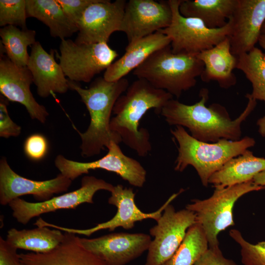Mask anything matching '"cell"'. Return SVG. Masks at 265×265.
<instances>
[{"instance_id":"obj_1","label":"cell","mask_w":265,"mask_h":265,"mask_svg":"<svg viewBox=\"0 0 265 265\" xmlns=\"http://www.w3.org/2000/svg\"><path fill=\"white\" fill-rule=\"evenodd\" d=\"M199 96L200 100L191 105L172 99L162 107L160 114L169 125L187 128L191 135L201 141L214 143L222 139H240L241 124L255 108L257 100L247 94L246 107L238 117L232 120L222 106L213 104L206 106L208 89H201Z\"/></svg>"},{"instance_id":"obj_2","label":"cell","mask_w":265,"mask_h":265,"mask_svg":"<svg viewBox=\"0 0 265 265\" xmlns=\"http://www.w3.org/2000/svg\"><path fill=\"white\" fill-rule=\"evenodd\" d=\"M172 99L173 96L167 91L155 88L145 80L138 79L116 101L110 129L139 156L145 157L152 146L149 132L145 128H139L140 121L150 109L154 108L156 113L160 114L162 107Z\"/></svg>"},{"instance_id":"obj_3","label":"cell","mask_w":265,"mask_h":265,"mask_svg":"<svg viewBox=\"0 0 265 265\" xmlns=\"http://www.w3.org/2000/svg\"><path fill=\"white\" fill-rule=\"evenodd\" d=\"M129 80L122 78L110 82L98 78L88 88H83L69 80L70 89L76 91L85 104L90 117V122L84 132H78L81 140V154L88 158L98 155L112 141L122 142L120 136L111 131V116L115 104L129 86Z\"/></svg>"},{"instance_id":"obj_4","label":"cell","mask_w":265,"mask_h":265,"mask_svg":"<svg viewBox=\"0 0 265 265\" xmlns=\"http://www.w3.org/2000/svg\"><path fill=\"white\" fill-rule=\"evenodd\" d=\"M170 132L178 144L175 170L183 172L188 166H193L205 186H208L211 177L227 162L256 143L249 136L237 141L222 139L214 143L203 142L193 138L180 126Z\"/></svg>"},{"instance_id":"obj_5","label":"cell","mask_w":265,"mask_h":265,"mask_svg":"<svg viewBox=\"0 0 265 265\" xmlns=\"http://www.w3.org/2000/svg\"><path fill=\"white\" fill-rule=\"evenodd\" d=\"M204 69L197 55L174 53L169 45L153 53L133 74L179 98L183 92L195 86L196 78Z\"/></svg>"},{"instance_id":"obj_6","label":"cell","mask_w":265,"mask_h":265,"mask_svg":"<svg viewBox=\"0 0 265 265\" xmlns=\"http://www.w3.org/2000/svg\"><path fill=\"white\" fill-rule=\"evenodd\" d=\"M210 197L194 199L186 207L196 216V223L202 227L209 247H219L218 235L234 226L233 208L237 200L252 191L265 189V186L256 184L253 180L226 187H215Z\"/></svg>"},{"instance_id":"obj_7","label":"cell","mask_w":265,"mask_h":265,"mask_svg":"<svg viewBox=\"0 0 265 265\" xmlns=\"http://www.w3.org/2000/svg\"><path fill=\"white\" fill-rule=\"evenodd\" d=\"M168 1L172 13L171 22L159 31L169 38L174 53L197 55L216 46L228 36L231 26L230 20L223 27L211 29L200 19L182 16L179 9L181 0Z\"/></svg>"},{"instance_id":"obj_8","label":"cell","mask_w":265,"mask_h":265,"mask_svg":"<svg viewBox=\"0 0 265 265\" xmlns=\"http://www.w3.org/2000/svg\"><path fill=\"white\" fill-rule=\"evenodd\" d=\"M59 51L55 55L65 76L77 82H90L118 56L107 43L78 44L71 39L61 40Z\"/></svg>"},{"instance_id":"obj_9","label":"cell","mask_w":265,"mask_h":265,"mask_svg":"<svg viewBox=\"0 0 265 265\" xmlns=\"http://www.w3.org/2000/svg\"><path fill=\"white\" fill-rule=\"evenodd\" d=\"M157 223L149 231L154 238L147 250L145 265H161L171 258L184 239L187 230L196 223V216L186 208L177 211L170 203Z\"/></svg>"},{"instance_id":"obj_10","label":"cell","mask_w":265,"mask_h":265,"mask_svg":"<svg viewBox=\"0 0 265 265\" xmlns=\"http://www.w3.org/2000/svg\"><path fill=\"white\" fill-rule=\"evenodd\" d=\"M107 154L96 160L79 162L68 159L61 155H58L54 163L60 173L71 181L90 170L101 169L116 173L131 185L142 187L146 180V171L136 159L125 155L115 142L107 147Z\"/></svg>"},{"instance_id":"obj_11","label":"cell","mask_w":265,"mask_h":265,"mask_svg":"<svg viewBox=\"0 0 265 265\" xmlns=\"http://www.w3.org/2000/svg\"><path fill=\"white\" fill-rule=\"evenodd\" d=\"M184 191V189H181L178 192L171 195L156 211L146 213L141 211L135 204V193L133 189L124 187L122 185H117L114 186L108 199V204L115 206L117 209L115 215L110 220L86 229L63 227L48 223L44 220L41 222L40 224L43 227H53L65 232L86 236H90L91 234L104 229H108L110 231H113L118 227L126 230L131 229L133 228L135 223L137 221L147 219H152L157 221L165 207Z\"/></svg>"},{"instance_id":"obj_12","label":"cell","mask_w":265,"mask_h":265,"mask_svg":"<svg viewBox=\"0 0 265 265\" xmlns=\"http://www.w3.org/2000/svg\"><path fill=\"white\" fill-rule=\"evenodd\" d=\"M114 186L103 179L86 176L81 180V186L76 190L36 203L28 202L18 198L8 205L13 211V216L18 222L25 225L31 218L43 213L59 209H75L84 203L93 204V197L96 192L105 190L111 192Z\"/></svg>"},{"instance_id":"obj_13","label":"cell","mask_w":265,"mask_h":265,"mask_svg":"<svg viewBox=\"0 0 265 265\" xmlns=\"http://www.w3.org/2000/svg\"><path fill=\"white\" fill-rule=\"evenodd\" d=\"M172 13L167 1L130 0L127 1L120 31L128 44L168 27Z\"/></svg>"},{"instance_id":"obj_14","label":"cell","mask_w":265,"mask_h":265,"mask_svg":"<svg viewBox=\"0 0 265 265\" xmlns=\"http://www.w3.org/2000/svg\"><path fill=\"white\" fill-rule=\"evenodd\" d=\"M127 1L97 0L84 12L77 25L78 44L107 43L111 35L119 31Z\"/></svg>"},{"instance_id":"obj_15","label":"cell","mask_w":265,"mask_h":265,"mask_svg":"<svg viewBox=\"0 0 265 265\" xmlns=\"http://www.w3.org/2000/svg\"><path fill=\"white\" fill-rule=\"evenodd\" d=\"M80 240L107 265H125L148 250L152 239L144 233H115Z\"/></svg>"},{"instance_id":"obj_16","label":"cell","mask_w":265,"mask_h":265,"mask_svg":"<svg viewBox=\"0 0 265 265\" xmlns=\"http://www.w3.org/2000/svg\"><path fill=\"white\" fill-rule=\"evenodd\" d=\"M72 181L59 174L46 181H35L24 178L15 172L5 158L0 160V203L8 205L12 200L24 195H32L39 202L50 199L55 194L66 191Z\"/></svg>"},{"instance_id":"obj_17","label":"cell","mask_w":265,"mask_h":265,"mask_svg":"<svg viewBox=\"0 0 265 265\" xmlns=\"http://www.w3.org/2000/svg\"><path fill=\"white\" fill-rule=\"evenodd\" d=\"M227 36L231 52L238 57L255 47L265 22V0H238Z\"/></svg>"},{"instance_id":"obj_18","label":"cell","mask_w":265,"mask_h":265,"mask_svg":"<svg viewBox=\"0 0 265 265\" xmlns=\"http://www.w3.org/2000/svg\"><path fill=\"white\" fill-rule=\"evenodd\" d=\"M33 79L27 66L15 65L0 53V92L7 100L25 106L30 117L44 123L49 113L44 106L36 101L30 91Z\"/></svg>"},{"instance_id":"obj_19","label":"cell","mask_w":265,"mask_h":265,"mask_svg":"<svg viewBox=\"0 0 265 265\" xmlns=\"http://www.w3.org/2000/svg\"><path fill=\"white\" fill-rule=\"evenodd\" d=\"M55 51L47 52L36 41L31 46L27 67L30 71L38 95L47 98L54 93L63 94L70 89L69 80L55 59Z\"/></svg>"},{"instance_id":"obj_20","label":"cell","mask_w":265,"mask_h":265,"mask_svg":"<svg viewBox=\"0 0 265 265\" xmlns=\"http://www.w3.org/2000/svg\"><path fill=\"white\" fill-rule=\"evenodd\" d=\"M23 265H107L85 249L75 234L65 232L62 242L46 253L19 254Z\"/></svg>"},{"instance_id":"obj_21","label":"cell","mask_w":265,"mask_h":265,"mask_svg":"<svg viewBox=\"0 0 265 265\" xmlns=\"http://www.w3.org/2000/svg\"><path fill=\"white\" fill-rule=\"evenodd\" d=\"M170 45L169 38L160 31L128 44L124 54L105 71L104 79L117 81L141 65L155 52Z\"/></svg>"},{"instance_id":"obj_22","label":"cell","mask_w":265,"mask_h":265,"mask_svg":"<svg viewBox=\"0 0 265 265\" xmlns=\"http://www.w3.org/2000/svg\"><path fill=\"white\" fill-rule=\"evenodd\" d=\"M204 65L200 76L203 81H217L219 85L228 89L235 85L237 78L233 71L236 68L238 58L231 52L228 37L213 47L197 55Z\"/></svg>"},{"instance_id":"obj_23","label":"cell","mask_w":265,"mask_h":265,"mask_svg":"<svg viewBox=\"0 0 265 265\" xmlns=\"http://www.w3.org/2000/svg\"><path fill=\"white\" fill-rule=\"evenodd\" d=\"M265 170V158L257 157L249 150L227 162L210 178L209 184L226 187L253 180Z\"/></svg>"},{"instance_id":"obj_24","label":"cell","mask_w":265,"mask_h":265,"mask_svg":"<svg viewBox=\"0 0 265 265\" xmlns=\"http://www.w3.org/2000/svg\"><path fill=\"white\" fill-rule=\"evenodd\" d=\"M238 0H181L179 9L185 17L201 20L211 29L223 27L232 17Z\"/></svg>"},{"instance_id":"obj_25","label":"cell","mask_w":265,"mask_h":265,"mask_svg":"<svg viewBox=\"0 0 265 265\" xmlns=\"http://www.w3.org/2000/svg\"><path fill=\"white\" fill-rule=\"evenodd\" d=\"M26 9L27 17L44 23L53 37L65 39L78 32V26L68 18L57 0H26Z\"/></svg>"},{"instance_id":"obj_26","label":"cell","mask_w":265,"mask_h":265,"mask_svg":"<svg viewBox=\"0 0 265 265\" xmlns=\"http://www.w3.org/2000/svg\"><path fill=\"white\" fill-rule=\"evenodd\" d=\"M64 234L58 229L38 227L30 230H8L6 240L17 249H23L34 253H46L58 246L63 240Z\"/></svg>"},{"instance_id":"obj_27","label":"cell","mask_w":265,"mask_h":265,"mask_svg":"<svg viewBox=\"0 0 265 265\" xmlns=\"http://www.w3.org/2000/svg\"><path fill=\"white\" fill-rule=\"evenodd\" d=\"M35 35L32 29H21L12 25L2 27L0 29L2 50L14 64L26 67L29 57L27 47L36 42Z\"/></svg>"},{"instance_id":"obj_28","label":"cell","mask_w":265,"mask_h":265,"mask_svg":"<svg viewBox=\"0 0 265 265\" xmlns=\"http://www.w3.org/2000/svg\"><path fill=\"white\" fill-rule=\"evenodd\" d=\"M209 247L202 226L196 223L187 230L184 239L175 253L161 265H194Z\"/></svg>"},{"instance_id":"obj_29","label":"cell","mask_w":265,"mask_h":265,"mask_svg":"<svg viewBox=\"0 0 265 265\" xmlns=\"http://www.w3.org/2000/svg\"><path fill=\"white\" fill-rule=\"evenodd\" d=\"M237 58L236 68L241 71L252 84L251 96L265 103V53L255 47Z\"/></svg>"},{"instance_id":"obj_30","label":"cell","mask_w":265,"mask_h":265,"mask_svg":"<svg viewBox=\"0 0 265 265\" xmlns=\"http://www.w3.org/2000/svg\"><path fill=\"white\" fill-rule=\"evenodd\" d=\"M229 235L240 247L241 261L243 265H265V241L251 243L237 229L231 230Z\"/></svg>"},{"instance_id":"obj_31","label":"cell","mask_w":265,"mask_h":265,"mask_svg":"<svg viewBox=\"0 0 265 265\" xmlns=\"http://www.w3.org/2000/svg\"><path fill=\"white\" fill-rule=\"evenodd\" d=\"M26 0H0V26H19L27 29Z\"/></svg>"},{"instance_id":"obj_32","label":"cell","mask_w":265,"mask_h":265,"mask_svg":"<svg viewBox=\"0 0 265 265\" xmlns=\"http://www.w3.org/2000/svg\"><path fill=\"white\" fill-rule=\"evenodd\" d=\"M48 151V142L46 138L40 134L29 136L24 144V151L29 159L38 160L43 159Z\"/></svg>"},{"instance_id":"obj_33","label":"cell","mask_w":265,"mask_h":265,"mask_svg":"<svg viewBox=\"0 0 265 265\" xmlns=\"http://www.w3.org/2000/svg\"><path fill=\"white\" fill-rule=\"evenodd\" d=\"M70 20L77 26L86 9L97 0H57Z\"/></svg>"},{"instance_id":"obj_34","label":"cell","mask_w":265,"mask_h":265,"mask_svg":"<svg viewBox=\"0 0 265 265\" xmlns=\"http://www.w3.org/2000/svg\"><path fill=\"white\" fill-rule=\"evenodd\" d=\"M7 100L0 97V136L8 138L16 137L21 132V127L14 123L10 117L7 108Z\"/></svg>"},{"instance_id":"obj_35","label":"cell","mask_w":265,"mask_h":265,"mask_svg":"<svg viewBox=\"0 0 265 265\" xmlns=\"http://www.w3.org/2000/svg\"><path fill=\"white\" fill-rule=\"evenodd\" d=\"M194 265H238L233 260L225 258L219 247H209Z\"/></svg>"},{"instance_id":"obj_36","label":"cell","mask_w":265,"mask_h":265,"mask_svg":"<svg viewBox=\"0 0 265 265\" xmlns=\"http://www.w3.org/2000/svg\"><path fill=\"white\" fill-rule=\"evenodd\" d=\"M17 248L0 237V265H22Z\"/></svg>"},{"instance_id":"obj_37","label":"cell","mask_w":265,"mask_h":265,"mask_svg":"<svg viewBox=\"0 0 265 265\" xmlns=\"http://www.w3.org/2000/svg\"><path fill=\"white\" fill-rule=\"evenodd\" d=\"M253 181L258 185L265 186V170L257 174L254 177Z\"/></svg>"},{"instance_id":"obj_38","label":"cell","mask_w":265,"mask_h":265,"mask_svg":"<svg viewBox=\"0 0 265 265\" xmlns=\"http://www.w3.org/2000/svg\"><path fill=\"white\" fill-rule=\"evenodd\" d=\"M258 127V132L261 135L265 137V115L258 119L257 122Z\"/></svg>"},{"instance_id":"obj_39","label":"cell","mask_w":265,"mask_h":265,"mask_svg":"<svg viewBox=\"0 0 265 265\" xmlns=\"http://www.w3.org/2000/svg\"><path fill=\"white\" fill-rule=\"evenodd\" d=\"M258 42L260 46L265 51V34L261 33Z\"/></svg>"},{"instance_id":"obj_40","label":"cell","mask_w":265,"mask_h":265,"mask_svg":"<svg viewBox=\"0 0 265 265\" xmlns=\"http://www.w3.org/2000/svg\"><path fill=\"white\" fill-rule=\"evenodd\" d=\"M261 33L265 34V22L263 26Z\"/></svg>"},{"instance_id":"obj_41","label":"cell","mask_w":265,"mask_h":265,"mask_svg":"<svg viewBox=\"0 0 265 265\" xmlns=\"http://www.w3.org/2000/svg\"><path fill=\"white\" fill-rule=\"evenodd\" d=\"M22 265H23L22 264Z\"/></svg>"}]
</instances>
